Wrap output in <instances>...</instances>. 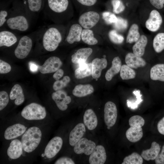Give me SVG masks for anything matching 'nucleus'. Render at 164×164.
<instances>
[{
	"label": "nucleus",
	"instance_id": "obj_3",
	"mask_svg": "<svg viewBox=\"0 0 164 164\" xmlns=\"http://www.w3.org/2000/svg\"><path fill=\"white\" fill-rule=\"evenodd\" d=\"M71 8L70 0H45L43 10L48 19L61 24L69 19Z\"/></svg>",
	"mask_w": 164,
	"mask_h": 164
},
{
	"label": "nucleus",
	"instance_id": "obj_29",
	"mask_svg": "<svg viewBox=\"0 0 164 164\" xmlns=\"http://www.w3.org/2000/svg\"><path fill=\"white\" fill-rule=\"evenodd\" d=\"M12 2L11 3V2L8 3L1 1L0 2V30L5 29L6 22L10 13Z\"/></svg>",
	"mask_w": 164,
	"mask_h": 164
},
{
	"label": "nucleus",
	"instance_id": "obj_51",
	"mask_svg": "<svg viewBox=\"0 0 164 164\" xmlns=\"http://www.w3.org/2000/svg\"><path fill=\"white\" fill-rule=\"evenodd\" d=\"M151 4L158 9H162L164 4V0H149Z\"/></svg>",
	"mask_w": 164,
	"mask_h": 164
},
{
	"label": "nucleus",
	"instance_id": "obj_45",
	"mask_svg": "<svg viewBox=\"0 0 164 164\" xmlns=\"http://www.w3.org/2000/svg\"><path fill=\"white\" fill-rule=\"evenodd\" d=\"M140 91L139 90H135L133 92V93L136 96V100L133 103H130L127 102L128 107L132 109H135L138 107V105L143 101L141 98L142 94L140 93Z\"/></svg>",
	"mask_w": 164,
	"mask_h": 164
},
{
	"label": "nucleus",
	"instance_id": "obj_23",
	"mask_svg": "<svg viewBox=\"0 0 164 164\" xmlns=\"http://www.w3.org/2000/svg\"><path fill=\"white\" fill-rule=\"evenodd\" d=\"M91 63L92 76L94 79H97L100 77L102 70L107 67V60L105 58H96Z\"/></svg>",
	"mask_w": 164,
	"mask_h": 164
},
{
	"label": "nucleus",
	"instance_id": "obj_42",
	"mask_svg": "<svg viewBox=\"0 0 164 164\" xmlns=\"http://www.w3.org/2000/svg\"><path fill=\"white\" fill-rule=\"evenodd\" d=\"M113 12L116 14H119L123 12L125 7L121 0H112L111 1Z\"/></svg>",
	"mask_w": 164,
	"mask_h": 164
},
{
	"label": "nucleus",
	"instance_id": "obj_15",
	"mask_svg": "<svg viewBox=\"0 0 164 164\" xmlns=\"http://www.w3.org/2000/svg\"><path fill=\"white\" fill-rule=\"evenodd\" d=\"M162 22L161 15L158 11L156 10L151 11L148 19L146 20L145 25L149 31L155 32L160 28Z\"/></svg>",
	"mask_w": 164,
	"mask_h": 164
},
{
	"label": "nucleus",
	"instance_id": "obj_20",
	"mask_svg": "<svg viewBox=\"0 0 164 164\" xmlns=\"http://www.w3.org/2000/svg\"><path fill=\"white\" fill-rule=\"evenodd\" d=\"M92 52L93 50L90 48L80 49L72 55L71 61L73 63L79 64L85 63Z\"/></svg>",
	"mask_w": 164,
	"mask_h": 164
},
{
	"label": "nucleus",
	"instance_id": "obj_37",
	"mask_svg": "<svg viewBox=\"0 0 164 164\" xmlns=\"http://www.w3.org/2000/svg\"><path fill=\"white\" fill-rule=\"evenodd\" d=\"M153 46L155 51L160 53L164 50V33H159L154 38Z\"/></svg>",
	"mask_w": 164,
	"mask_h": 164
},
{
	"label": "nucleus",
	"instance_id": "obj_30",
	"mask_svg": "<svg viewBox=\"0 0 164 164\" xmlns=\"http://www.w3.org/2000/svg\"><path fill=\"white\" fill-rule=\"evenodd\" d=\"M147 43V37L144 35H141L133 46V53L139 56H142L145 53V48Z\"/></svg>",
	"mask_w": 164,
	"mask_h": 164
},
{
	"label": "nucleus",
	"instance_id": "obj_47",
	"mask_svg": "<svg viewBox=\"0 0 164 164\" xmlns=\"http://www.w3.org/2000/svg\"><path fill=\"white\" fill-rule=\"evenodd\" d=\"M10 65L7 62L0 59V73H9L11 70Z\"/></svg>",
	"mask_w": 164,
	"mask_h": 164
},
{
	"label": "nucleus",
	"instance_id": "obj_13",
	"mask_svg": "<svg viewBox=\"0 0 164 164\" xmlns=\"http://www.w3.org/2000/svg\"><path fill=\"white\" fill-rule=\"evenodd\" d=\"M63 141L59 136H55L49 142L44 150L45 156L49 159L55 157L60 151L63 145Z\"/></svg>",
	"mask_w": 164,
	"mask_h": 164
},
{
	"label": "nucleus",
	"instance_id": "obj_52",
	"mask_svg": "<svg viewBox=\"0 0 164 164\" xmlns=\"http://www.w3.org/2000/svg\"><path fill=\"white\" fill-rule=\"evenodd\" d=\"M157 128L159 132L164 135V117L158 122Z\"/></svg>",
	"mask_w": 164,
	"mask_h": 164
},
{
	"label": "nucleus",
	"instance_id": "obj_49",
	"mask_svg": "<svg viewBox=\"0 0 164 164\" xmlns=\"http://www.w3.org/2000/svg\"><path fill=\"white\" fill-rule=\"evenodd\" d=\"M155 160L156 164H164V144L162 147L160 152H159Z\"/></svg>",
	"mask_w": 164,
	"mask_h": 164
},
{
	"label": "nucleus",
	"instance_id": "obj_40",
	"mask_svg": "<svg viewBox=\"0 0 164 164\" xmlns=\"http://www.w3.org/2000/svg\"><path fill=\"white\" fill-rule=\"evenodd\" d=\"M130 127H142L145 124V120L141 116L136 115L131 117L128 121Z\"/></svg>",
	"mask_w": 164,
	"mask_h": 164
},
{
	"label": "nucleus",
	"instance_id": "obj_43",
	"mask_svg": "<svg viewBox=\"0 0 164 164\" xmlns=\"http://www.w3.org/2000/svg\"><path fill=\"white\" fill-rule=\"evenodd\" d=\"M102 16L103 19L108 24L114 23L118 19L115 15L110 12H104L102 14Z\"/></svg>",
	"mask_w": 164,
	"mask_h": 164
},
{
	"label": "nucleus",
	"instance_id": "obj_9",
	"mask_svg": "<svg viewBox=\"0 0 164 164\" xmlns=\"http://www.w3.org/2000/svg\"><path fill=\"white\" fill-rule=\"evenodd\" d=\"M21 36L6 29L0 30V47H9L16 43Z\"/></svg>",
	"mask_w": 164,
	"mask_h": 164
},
{
	"label": "nucleus",
	"instance_id": "obj_22",
	"mask_svg": "<svg viewBox=\"0 0 164 164\" xmlns=\"http://www.w3.org/2000/svg\"><path fill=\"white\" fill-rule=\"evenodd\" d=\"M23 149L21 141L18 139H15L10 143L7 149V154L10 159H17L22 155Z\"/></svg>",
	"mask_w": 164,
	"mask_h": 164
},
{
	"label": "nucleus",
	"instance_id": "obj_21",
	"mask_svg": "<svg viewBox=\"0 0 164 164\" xmlns=\"http://www.w3.org/2000/svg\"><path fill=\"white\" fill-rule=\"evenodd\" d=\"M83 120L84 124L89 130H93L97 126L98 121L97 116L92 109H88L85 111Z\"/></svg>",
	"mask_w": 164,
	"mask_h": 164
},
{
	"label": "nucleus",
	"instance_id": "obj_38",
	"mask_svg": "<svg viewBox=\"0 0 164 164\" xmlns=\"http://www.w3.org/2000/svg\"><path fill=\"white\" fill-rule=\"evenodd\" d=\"M143 158L138 153L134 152L131 155L125 157L122 164H142Z\"/></svg>",
	"mask_w": 164,
	"mask_h": 164
},
{
	"label": "nucleus",
	"instance_id": "obj_5",
	"mask_svg": "<svg viewBox=\"0 0 164 164\" xmlns=\"http://www.w3.org/2000/svg\"><path fill=\"white\" fill-rule=\"evenodd\" d=\"M38 30L32 33L21 36L17 42L14 54L17 58L22 59L26 57L30 52L34 42L36 40Z\"/></svg>",
	"mask_w": 164,
	"mask_h": 164
},
{
	"label": "nucleus",
	"instance_id": "obj_8",
	"mask_svg": "<svg viewBox=\"0 0 164 164\" xmlns=\"http://www.w3.org/2000/svg\"><path fill=\"white\" fill-rule=\"evenodd\" d=\"M99 14L94 11H89L82 14L79 17L78 22L82 27L90 29L94 27L99 22Z\"/></svg>",
	"mask_w": 164,
	"mask_h": 164
},
{
	"label": "nucleus",
	"instance_id": "obj_32",
	"mask_svg": "<svg viewBox=\"0 0 164 164\" xmlns=\"http://www.w3.org/2000/svg\"><path fill=\"white\" fill-rule=\"evenodd\" d=\"M143 132L142 127H130L126 132L127 139L132 142L139 141L142 137Z\"/></svg>",
	"mask_w": 164,
	"mask_h": 164
},
{
	"label": "nucleus",
	"instance_id": "obj_2",
	"mask_svg": "<svg viewBox=\"0 0 164 164\" xmlns=\"http://www.w3.org/2000/svg\"><path fill=\"white\" fill-rule=\"evenodd\" d=\"M32 20L22 0H13L5 28L15 32H25L29 29Z\"/></svg>",
	"mask_w": 164,
	"mask_h": 164
},
{
	"label": "nucleus",
	"instance_id": "obj_14",
	"mask_svg": "<svg viewBox=\"0 0 164 164\" xmlns=\"http://www.w3.org/2000/svg\"><path fill=\"white\" fill-rule=\"evenodd\" d=\"M52 97L58 108L64 111L68 108L67 105L71 101V97L67 95L64 91L60 90L53 93Z\"/></svg>",
	"mask_w": 164,
	"mask_h": 164
},
{
	"label": "nucleus",
	"instance_id": "obj_31",
	"mask_svg": "<svg viewBox=\"0 0 164 164\" xmlns=\"http://www.w3.org/2000/svg\"><path fill=\"white\" fill-rule=\"evenodd\" d=\"M92 73V63H85L79 64V67L75 70L76 78L81 79L90 76Z\"/></svg>",
	"mask_w": 164,
	"mask_h": 164
},
{
	"label": "nucleus",
	"instance_id": "obj_36",
	"mask_svg": "<svg viewBox=\"0 0 164 164\" xmlns=\"http://www.w3.org/2000/svg\"><path fill=\"white\" fill-rule=\"evenodd\" d=\"M120 75L123 80H128L134 78L136 73L132 68L127 65H121L120 71Z\"/></svg>",
	"mask_w": 164,
	"mask_h": 164
},
{
	"label": "nucleus",
	"instance_id": "obj_44",
	"mask_svg": "<svg viewBox=\"0 0 164 164\" xmlns=\"http://www.w3.org/2000/svg\"><path fill=\"white\" fill-rule=\"evenodd\" d=\"M117 20L114 23V28L119 31H123L126 29L128 26V22L127 20L121 17H117Z\"/></svg>",
	"mask_w": 164,
	"mask_h": 164
},
{
	"label": "nucleus",
	"instance_id": "obj_53",
	"mask_svg": "<svg viewBox=\"0 0 164 164\" xmlns=\"http://www.w3.org/2000/svg\"><path fill=\"white\" fill-rule=\"evenodd\" d=\"M64 71L63 70L59 69L54 74L53 77L54 79L57 80L62 77Z\"/></svg>",
	"mask_w": 164,
	"mask_h": 164
},
{
	"label": "nucleus",
	"instance_id": "obj_25",
	"mask_svg": "<svg viewBox=\"0 0 164 164\" xmlns=\"http://www.w3.org/2000/svg\"><path fill=\"white\" fill-rule=\"evenodd\" d=\"M161 150L160 146L155 142H153L151 148L149 149L142 151L141 156L145 160H155Z\"/></svg>",
	"mask_w": 164,
	"mask_h": 164
},
{
	"label": "nucleus",
	"instance_id": "obj_39",
	"mask_svg": "<svg viewBox=\"0 0 164 164\" xmlns=\"http://www.w3.org/2000/svg\"><path fill=\"white\" fill-rule=\"evenodd\" d=\"M108 36L110 40L116 44H121L124 40V37L115 30H112L110 31L108 33Z\"/></svg>",
	"mask_w": 164,
	"mask_h": 164
},
{
	"label": "nucleus",
	"instance_id": "obj_27",
	"mask_svg": "<svg viewBox=\"0 0 164 164\" xmlns=\"http://www.w3.org/2000/svg\"><path fill=\"white\" fill-rule=\"evenodd\" d=\"M94 91L93 86L90 84H79L75 86L72 94L74 96L80 97L91 94Z\"/></svg>",
	"mask_w": 164,
	"mask_h": 164
},
{
	"label": "nucleus",
	"instance_id": "obj_12",
	"mask_svg": "<svg viewBox=\"0 0 164 164\" xmlns=\"http://www.w3.org/2000/svg\"><path fill=\"white\" fill-rule=\"evenodd\" d=\"M62 65V62L59 57L52 56L46 60L42 65L39 66V70L43 74L52 73L57 71Z\"/></svg>",
	"mask_w": 164,
	"mask_h": 164
},
{
	"label": "nucleus",
	"instance_id": "obj_35",
	"mask_svg": "<svg viewBox=\"0 0 164 164\" xmlns=\"http://www.w3.org/2000/svg\"><path fill=\"white\" fill-rule=\"evenodd\" d=\"M81 39L85 43L92 45L98 43L97 39L94 36L93 31L90 29H84L82 30Z\"/></svg>",
	"mask_w": 164,
	"mask_h": 164
},
{
	"label": "nucleus",
	"instance_id": "obj_41",
	"mask_svg": "<svg viewBox=\"0 0 164 164\" xmlns=\"http://www.w3.org/2000/svg\"><path fill=\"white\" fill-rule=\"evenodd\" d=\"M70 78L69 76H64L62 80H56L54 82L53 86V88L56 91L61 90L65 87L70 82Z\"/></svg>",
	"mask_w": 164,
	"mask_h": 164
},
{
	"label": "nucleus",
	"instance_id": "obj_6",
	"mask_svg": "<svg viewBox=\"0 0 164 164\" xmlns=\"http://www.w3.org/2000/svg\"><path fill=\"white\" fill-rule=\"evenodd\" d=\"M46 114L45 108L35 103L26 106L21 112V115L23 118L29 120L43 119L46 117Z\"/></svg>",
	"mask_w": 164,
	"mask_h": 164
},
{
	"label": "nucleus",
	"instance_id": "obj_18",
	"mask_svg": "<svg viewBox=\"0 0 164 164\" xmlns=\"http://www.w3.org/2000/svg\"><path fill=\"white\" fill-rule=\"evenodd\" d=\"M82 30V27L80 24H74L71 25L65 37L66 42L72 44L75 42H80Z\"/></svg>",
	"mask_w": 164,
	"mask_h": 164
},
{
	"label": "nucleus",
	"instance_id": "obj_19",
	"mask_svg": "<svg viewBox=\"0 0 164 164\" xmlns=\"http://www.w3.org/2000/svg\"><path fill=\"white\" fill-rule=\"evenodd\" d=\"M26 130V128L24 125L16 124L6 129L4 132V138L7 140L14 139L23 134Z\"/></svg>",
	"mask_w": 164,
	"mask_h": 164
},
{
	"label": "nucleus",
	"instance_id": "obj_48",
	"mask_svg": "<svg viewBox=\"0 0 164 164\" xmlns=\"http://www.w3.org/2000/svg\"><path fill=\"white\" fill-rule=\"evenodd\" d=\"M55 164H74L75 162L71 158L67 157H63L57 159Z\"/></svg>",
	"mask_w": 164,
	"mask_h": 164
},
{
	"label": "nucleus",
	"instance_id": "obj_11",
	"mask_svg": "<svg viewBox=\"0 0 164 164\" xmlns=\"http://www.w3.org/2000/svg\"><path fill=\"white\" fill-rule=\"evenodd\" d=\"M95 143L85 138H82L74 146V152L77 154L90 155L96 146Z\"/></svg>",
	"mask_w": 164,
	"mask_h": 164
},
{
	"label": "nucleus",
	"instance_id": "obj_7",
	"mask_svg": "<svg viewBox=\"0 0 164 164\" xmlns=\"http://www.w3.org/2000/svg\"><path fill=\"white\" fill-rule=\"evenodd\" d=\"M118 111L116 106L113 102L108 101L105 104L104 109V119L108 128L115 124L117 118Z\"/></svg>",
	"mask_w": 164,
	"mask_h": 164
},
{
	"label": "nucleus",
	"instance_id": "obj_26",
	"mask_svg": "<svg viewBox=\"0 0 164 164\" xmlns=\"http://www.w3.org/2000/svg\"><path fill=\"white\" fill-rule=\"evenodd\" d=\"M121 66V62L119 56L115 57L112 61L111 68L107 71L105 78L106 80L110 81L115 75L120 72Z\"/></svg>",
	"mask_w": 164,
	"mask_h": 164
},
{
	"label": "nucleus",
	"instance_id": "obj_46",
	"mask_svg": "<svg viewBox=\"0 0 164 164\" xmlns=\"http://www.w3.org/2000/svg\"><path fill=\"white\" fill-rule=\"evenodd\" d=\"M9 97L7 92L4 91L0 92V110L4 109L9 102Z\"/></svg>",
	"mask_w": 164,
	"mask_h": 164
},
{
	"label": "nucleus",
	"instance_id": "obj_10",
	"mask_svg": "<svg viewBox=\"0 0 164 164\" xmlns=\"http://www.w3.org/2000/svg\"><path fill=\"white\" fill-rule=\"evenodd\" d=\"M25 9L32 19L43 9L45 0H22Z\"/></svg>",
	"mask_w": 164,
	"mask_h": 164
},
{
	"label": "nucleus",
	"instance_id": "obj_1",
	"mask_svg": "<svg viewBox=\"0 0 164 164\" xmlns=\"http://www.w3.org/2000/svg\"><path fill=\"white\" fill-rule=\"evenodd\" d=\"M65 27L61 24L47 25L38 30L36 42L45 50H55L62 41Z\"/></svg>",
	"mask_w": 164,
	"mask_h": 164
},
{
	"label": "nucleus",
	"instance_id": "obj_17",
	"mask_svg": "<svg viewBox=\"0 0 164 164\" xmlns=\"http://www.w3.org/2000/svg\"><path fill=\"white\" fill-rule=\"evenodd\" d=\"M86 132V127L84 124L80 123L77 124L70 133L69 136L70 145L74 146L83 138Z\"/></svg>",
	"mask_w": 164,
	"mask_h": 164
},
{
	"label": "nucleus",
	"instance_id": "obj_4",
	"mask_svg": "<svg viewBox=\"0 0 164 164\" xmlns=\"http://www.w3.org/2000/svg\"><path fill=\"white\" fill-rule=\"evenodd\" d=\"M42 133L37 127H32L23 134L21 139L23 150L28 153L31 152L38 146L41 141Z\"/></svg>",
	"mask_w": 164,
	"mask_h": 164
},
{
	"label": "nucleus",
	"instance_id": "obj_54",
	"mask_svg": "<svg viewBox=\"0 0 164 164\" xmlns=\"http://www.w3.org/2000/svg\"><path fill=\"white\" fill-rule=\"evenodd\" d=\"M29 65L30 70L32 72L35 73L37 72L39 69V66L34 62H30L29 63Z\"/></svg>",
	"mask_w": 164,
	"mask_h": 164
},
{
	"label": "nucleus",
	"instance_id": "obj_50",
	"mask_svg": "<svg viewBox=\"0 0 164 164\" xmlns=\"http://www.w3.org/2000/svg\"><path fill=\"white\" fill-rule=\"evenodd\" d=\"M78 3L83 6H91L97 3V0H76Z\"/></svg>",
	"mask_w": 164,
	"mask_h": 164
},
{
	"label": "nucleus",
	"instance_id": "obj_24",
	"mask_svg": "<svg viewBox=\"0 0 164 164\" xmlns=\"http://www.w3.org/2000/svg\"><path fill=\"white\" fill-rule=\"evenodd\" d=\"M125 61L126 65L135 69L144 67L146 65V62L143 59L133 53H128L125 56Z\"/></svg>",
	"mask_w": 164,
	"mask_h": 164
},
{
	"label": "nucleus",
	"instance_id": "obj_16",
	"mask_svg": "<svg viewBox=\"0 0 164 164\" xmlns=\"http://www.w3.org/2000/svg\"><path fill=\"white\" fill-rule=\"evenodd\" d=\"M106 159V153L104 147L101 145H98L90 155L88 161L90 164H103Z\"/></svg>",
	"mask_w": 164,
	"mask_h": 164
},
{
	"label": "nucleus",
	"instance_id": "obj_33",
	"mask_svg": "<svg viewBox=\"0 0 164 164\" xmlns=\"http://www.w3.org/2000/svg\"><path fill=\"white\" fill-rule=\"evenodd\" d=\"M150 74L152 80L164 82V64L159 63L154 66L151 69Z\"/></svg>",
	"mask_w": 164,
	"mask_h": 164
},
{
	"label": "nucleus",
	"instance_id": "obj_34",
	"mask_svg": "<svg viewBox=\"0 0 164 164\" xmlns=\"http://www.w3.org/2000/svg\"><path fill=\"white\" fill-rule=\"evenodd\" d=\"M140 36L138 26L136 24H133L132 25L129 30L126 38V43L131 44L135 42L139 39Z\"/></svg>",
	"mask_w": 164,
	"mask_h": 164
},
{
	"label": "nucleus",
	"instance_id": "obj_28",
	"mask_svg": "<svg viewBox=\"0 0 164 164\" xmlns=\"http://www.w3.org/2000/svg\"><path fill=\"white\" fill-rule=\"evenodd\" d=\"M9 97L10 99H15V103L19 105L22 103L25 100L24 96L22 89L18 84H15L12 88L10 92Z\"/></svg>",
	"mask_w": 164,
	"mask_h": 164
}]
</instances>
